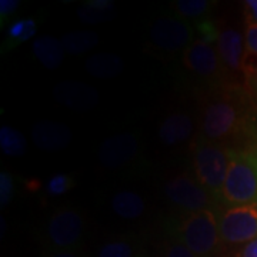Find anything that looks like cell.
Listing matches in <instances>:
<instances>
[{"mask_svg":"<svg viewBox=\"0 0 257 257\" xmlns=\"http://www.w3.org/2000/svg\"><path fill=\"white\" fill-rule=\"evenodd\" d=\"M166 197L172 204L189 213L202 210H214L217 199L207 189H204L196 176L180 173L169 179L165 184Z\"/></svg>","mask_w":257,"mask_h":257,"instance_id":"obj_6","label":"cell"},{"mask_svg":"<svg viewBox=\"0 0 257 257\" xmlns=\"http://www.w3.org/2000/svg\"><path fill=\"white\" fill-rule=\"evenodd\" d=\"M194 132L192 117L186 113H172L159 127V139L166 146H177L187 142Z\"/></svg>","mask_w":257,"mask_h":257,"instance_id":"obj_14","label":"cell"},{"mask_svg":"<svg viewBox=\"0 0 257 257\" xmlns=\"http://www.w3.org/2000/svg\"><path fill=\"white\" fill-rule=\"evenodd\" d=\"M217 217L226 247L243 246L257 239V202L227 207L217 211Z\"/></svg>","mask_w":257,"mask_h":257,"instance_id":"obj_5","label":"cell"},{"mask_svg":"<svg viewBox=\"0 0 257 257\" xmlns=\"http://www.w3.org/2000/svg\"><path fill=\"white\" fill-rule=\"evenodd\" d=\"M162 257H196L177 237H172L166 241L162 250Z\"/></svg>","mask_w":257,"mask_h":257,"instance_id":"obj_27","label":"cell"},{"mask_svg":"<svg viewBox=\"0 0 257 257\" xmlns=\"http://www.w3.org/2000/svg\"><path fill=\"white\" fill-rule=\"evenodd\" d=\"M194 30L180 18H159L152 25L149 40L157 50L165 53H176L186 50L192 45Z\"/></svg>","mask_w":257,"mask_h":257,"instance_id":"obj_8","label":"cell"},{"mask_svg":"<svg viewBox=\"0 0 257 257\" xmlns=\"http://www.w3.org/2000/svg\"><path fill=\"white\" fill-rule=\"evenodd\" d=\"M221 202L230 207L257 202V145L231 150Z\"/></svg>","mask_w":257,"mask_h":257,"instance_id":"obj_2","label":"cell"},{"mask_svg":"<svg viewBox=\"0 0 257 257\" xmlns=\"http://www.w3.org/2000/svg\"><path fill=\"white\" fill-rule=\"evenodd\" d=\"M213 6L209 0H177L173 2V9L183 20H203Z\"/></svg>","mask_w":257,"mask_h":257,"instance_id":"obj_22","label":"cell"},{"mask_svg":"<svg viewBox=\"0 0 257 257\" xmlns=\"http://www.w3.org/2000/svg\"><path fill=\"white\" fill-rule=\"evenodd\" d=\"M192 155L196 179L217 200H221V189L229 170L231 149L197 136L193 140Z\"/></svg>","mask_w":257,"mask_h":257,"instance_id":"obj_4","label":"cell"},{"mask_svg":"<svg viewBox=\"0 0 257 257\" xmlns=\"http://www.w3.org/2000/svg\"><path fill=\"white\" fill-rule=\"evenodd\" d=\"M33 55L46 69L55 70L63 63L64 50L62 40L53 36H40L32 45Z\"/></svg>","mask_w":257,"mask_h":257,"instance_id":"obj_16","label":"cell"},{"mask_svg":"<svg viewBox=\"0 0 257 257\" xmlns=\"http://www.w3.org/2000/svg\"><path fill=\"white\" fill-rule=\"evenodd\" d=\"M233 257H257V239L243 244Z\"/></svg>","mask_w":257,"mask_h":257,"instance_id":"obj_31","label":"cell"},{"mask_svg":"<svg viewBox=\"0 0 257 257\" xmlns=\"http://www.w3.org/2000/svg\"><path fill=\"white\" fill-rule=\"evenodd\" d=\"M76 182L70 175L66 173H59V175L52 176L46 184V190L52 196H63L73 187Z\"/></svg>","mask_w":257,"mask_h":257,"instance_id":"obj_24","label":"cell"},{"mask_svg":"<svg viewBox=\"0 0 257 257\" xmlns=\"http://www.w3.org/2000/svg\"><path fill=\"white\" fill-rule=\"evenodd\" d=\"M32 142L45 152H59L70 145L73 135L64 123L56 120H42L32 127Z\"/></svg>","mask_w":257,"mask_h":257,"instance_id":"obj_13","label":"cell"},{"mask_svg":"<svg viewBox=\"0 0 257 257\" xmlns=\"http://www.w3.org/2000/svg\"><path fill=\"white\" fill-rule=\"evenodd\" d=\"M139 142L130 132L116 133L101 142L97 149V157L101 166L109 170H119L130 165L138 156Z\"/></svg>","mask_w":257,"mask_h":257,"instance_id":"obj_10","label":"cell"},{"mask_svg":"<svg viewBox=\"0 0 257 257\" xmlns=\"http://www.w3.org/2000/svg\"><path fill=\"white\" fill-rule=\"evenodd\" d=\"M111 209L121 219L135 220L146 211V203L136 192L121 190L111 197Z\"/></svg>","mask_w":257,"mask_h":257,"instance_id":"obj_17","label":"cell"},{"mask_svg":"<svg viewBox=\"0 0 257 257\" xmlns=\"http://www.w3.org/2000/svg\"><path fill=\"white\" fill-rule=\"evenodd\" d=\"M45 257H84L80 250H49Z\"/></svg>","mask_w":257,"mask_h":257,"instance_id":"obj_32","label":"cell"},{"mask_svg":"<svg viewBox=\"0 0 257 257\" xmlns=\"http://www.w3.org/2000/svg\"><path fill=\"white\" fill-rule=\"evenodd\" d=\"M113 9L114 3L111 0H87L77 9V16L83 23L97 25L111 19Z\"/></svg>","mask_w":257,"mask_h":257,"instance_id":"obj_19","label":"cell"},{"mask_svg":"<svg viewBox=\"0 0 257 257\" xmlns=\"http://www.w3.org/2000/svg\"><path fill=\"white\" fill-rule=\"evenodd\" d=\"M196 29L200 33V39L204 40V42H207V43H211V45L217 42L221 30V29L217 28V25L213 20H210V19L199 20L196 23Z\"/></svg>","mask_w":257,"mask_h":257,"instance_id":"obj_25","label":"cell"},{"mask_svg":"<svg viewBox=\"0 0 257 257\" xmlns=\"http://www.w3.org/2000/svg\"><path fill=\"white\" fill-rule=\"evenodd\" d=\"M86 229L84 216L76 209L63 207L49 219L46 239L52 250H74L82 241Z\"/></svg>","mask_w":257,"mask_h":257,"instance_id":"obj_7","label":"cell"},{"mask_svg":"<svg viewBox=\"0 0 257 257\" xmlns=\"http://www.w3.org/2000/svg\"><path fill=\"white\" fill-rule=\"evenodd\" d=\"M246 89H247L248 93L251 94V97L254 99V101H256L257 104V76L254 80H251L248 84H246Z\"/></svg>","mask_w":257,"mask_h":257,"instance_id":"obj_33","label":"cell"},{"mask_svg":"<svg viewBox=\"0 0 257 257\" xmlns=\"http://www.w3.org/2000/svg\"><path fill=\"white\" fill-rule=\"evenodd\" d=\"M96 257H143L132 239H113L103 243L96 251Z\"/></svg>","mask_w":257,"mask_h":257,"instance_id":"obj_20","label":"cell"},{"mask_svg":"<svg viewBox=\"0 0 257 257\" xmlns=\"http://www.w3.org/2000/svg\"><path fill=\"white\" fill-rule=\"evenodd\" d=\"M53 97L62 106L76 111L90 110L99 103V92L90 84L77 80H67L56 84Z\"/></svg>","mask_w":257,"mask_h":257,"instance_id":"obj_12","label":"cell"},{"mask_svg":"<svg viewBox=\"0 0 257 257\" xmlns=\"http://www.w3.org/2000/svg\"><path fill=\"white\" fill-rule=\"evenodd\" d=\"M177 239L196 257H220L226 247L221 240L216 210L186 214L177 227Z\"/></svg>","mask_w":257,"mask_h":257,"instance_id":"obj_3","label":"cell"},{"mask_svg":"<svg viewBox=\"0 0 257 257\" xmlns=\"http://www.w3.org/2000/svg\"><path fill=\"white\" fill-rule=\"evenodd\" d=\"M244 45H246V50L257 55V26H246Z\"/></svg>","mask_w":257,"mask_h":257,"instance_id":"obj_29","label":"cell"},{"mask_svg":"<svg viewBox=\"0 0 257 257\" xmlns=\"http://www.w3.org/2000/svg\"><path fill=\"white\" fill-rule=\"evenodd\" d=\"M216 50L224 67V72L230 76H241V60L246 52L244 35L236 28H224L220 30L216 42Z\"/></svg>","mask_w":257,"mask_h":257,"instance_id":"obj_11","label":"cell"},{"mask_svg":"<svg viewBox=\"0 0 257 257\" xmlns=\"http://www.w3.org/2000/svg\"><path fill=\"white\" fill-rule=\"evenodd\" d=\"M60 40L66 53L80 56L97 46L100 42V36L93 30H72L63 35Z\"/></svg>","mask_w":257,"mask_h":257,"instance_id":"obj_18","label":"cell"},{"mask_svg":"<svg viewBox=\"0 0 257 257\" xmlns=\"http://www.w3.org/2000/svg\"><path fill=\"white\" fill-rule=\"evenodd\" d=\"M184 67L193 74L204 80H217L223 83H233L227 80V74L221 64L216 47L202 39L194 40L182 56Z\"/></svg>","mask_w":257,"mask_h":257,"instance_id":"obj_9","label":"cell"},{"mask_svg":"<svg viewBox=\"0 0 257 257\" xmlns=\"http://www.w3.org/2000/svg\"><path fill=\"white\" fill-rule=\"evenodd\" d=\"M0 149L9 157H20L26 153L28 143L25 136L10 126L0 127Z\"/></svg>","mask_w":257,"mask_h":257,"instance_id":"obj_21","label":"cell"},{"mask_svg":"<svg viewBox=\"0 0 257 257\" xmlns=\"http://www.w3.org/2000/svg\"><path fill=\"white\" fill-rule=\"evenodd\" d=\"M243 15L246 26H257V0L243 2Z\"/></svg>","mask_w":257,"mask_h":257,"instance_id":"obj_28","label":"cell"},{"mask_svg":"<svg viewBox=\"0 0 257 257\" xmlns=\"http://www.w3.org/2000/svg\"><path fill=\"white\" fill-rule=\"evenodd\" d=\"M220 257H233V256H226V254H223V256H220Z\"/></svg>","mask_w":257,"mask_h":257,"instance_id":"obj_34","label":"cell"},{"mask_svg":"<svg viewBox=\"0 0 257 257\" xmlns=\"http://www.w3.org/2000/svg\"><path fill=\"white\" fill-rule=\"evenodd\" d=\"M86 72L97 79H114L117 77L123 69L124 63L123 59L117 53L113 52H101V53H94L84 63Z\"/></svg>","mask_w":257,"mask_h":257,"instance_id":"obj_15","label":"cell"},{"mask_svg":"<svg viewBox=\"0 0 257 257\" xmlns=\"http://www.w3.org/2000/svg\"><path fill=\"white\" fill-rule=\"evenodd\" d=\"M200 136L240 150L257 145V104L246 86L223 83L202 99Z\"/></svg>","mask_w":257,"mask_h":257,"instance_id":"obj_1","label":"cell"},{"mask_svg":"<svg viewBox=\"0 0 257 257\" xmlns=\"http://www.w3.org/2000/svg\"><path fill=\"white\" fill-rule=\"evenodd\" d=\"M37 23L35 19H18L8 30V47H15L30 40L36 35Z\"/></svg>","mask_w":257,"mask_h":257,"instance_id":"obj_23","label":"cell"},{"mask_svg":"<svg viewBox=\"0 0 257 257\" xmlns=\"http://www.w3.org/2000/svg\"><path fill=\"white\" fill-rule=\"evenodd\" d=\"M19 8V2L16 0H2L0 2V18L2 23L5 22V19L9 18L10 15H13Z\"/></svg>","mask_w":257,"mask_h":257,"instance_id":"obj_30","label":"cell"},{"mask_svg":"<svg viewBox=\"0 0 257 257\" xmlns=\"http://www.w3.org/2000/svg\"><path fill=\"white\" fill-rule=\"evenodd\" d=\"M15 194V183H13V176L9 172H2L0 173V206L5 209L9 206V203L13 199Z\"/></svg>","mask_w":257,"mask_h":257,"instance_id":"obj_26","label":"cell"}]
</instances>
